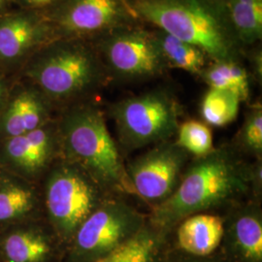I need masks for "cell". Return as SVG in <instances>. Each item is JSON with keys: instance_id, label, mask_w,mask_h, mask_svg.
Returning a JSON list of instances; mask_svg holds the SVG:
<instances>
[{"instance_id": "1", "label": "cell", "mask_w": 262, "mask_h": 262, "mask_svg": "<svg viewBox=\"0 0 262 262\" xmlns=\"http://www.w3.org/2000/svg\"><path fill=\"white\" fill-rule=\"evenodd\" d=\"M253 164L244 159L236 146L225 145L187 163L175 191L151 208L148 221L172 235L187 216L231 208L253 194Z\"/></svg>"}, {"instance_id": "2", "label": "cell", "mask_w": 262, "mask_h": 262, "mask_svg": "<svg viewBox=\"0 0 262 262\" xmlns=\"http://www.w3.org/2000/svg\"><path fill=\"white\" fill-rule=\"evenodd\" d=\"M59 141L67 162L82 169L106 193L135 195L119 148L97 109L86 106L67 114Z\"/></svg>"}, {"instance_id": "3", "label": "cell", "mask_w": 262, "mask_h": 262, "mask_svg": "<svg viewBox=\"0 0 262 262\" xmlns=\"http://www.w3.org/2000/svg\"><path fill=\"white\" fill-rule=\"evenodd\" d=\"M131 8L164 33L199 48L217 61L229 57L230 43L222 24L197 0H134Z\"/></svg>"}, {"instance_id": "4", "label": "cell", "mask_w": 262, "mask_h": 262, "mask_svg": "<svg viewBox=\"0 0 262 262\" xmlns=\"http://www.w3.org/2000/svg\"><path fill=\"white\" fill-rule=\"evenodd\" d=\"M148 215L122 198L108 197L76 231L67 262H94L129 241L144 227Z\"/></svg>"}, {"instance_id": "5", "label": "cell", "mask_w": 262, "mask_h": 262, "mask_svg": "<svg viewBox=\"0 0 262 262\" xmlns=\"http://www.w3.org/2000/svg\"><path fill=\"white\" fill-rule=\"evenodd\" d=\"M108 194L82 169L66 162L54 169L46 185L50 222L59 239L70 243L76 231Z\"/></svg>"}, {"instance_id": "6", "label": "cell", "mask_w": 262, "mask_h": 262, "mask_svg": "<svg viewBox=\"0 0 262 262\" xmlns=\"http://www.w3.org/2000/svg\"><path fill=\"white\" fill-rule=\"evenodd\" d=\"M121 145L138 150L171 140L178 130V110L166 94L154 92L124 99L113 108Z\"/></svg>"}, {"instance_id": "7", "label": "cell", "mask_w": 262, "mask_h": 262, "mask_svg": "<svg viewBox=\"0 0 262 262\" xmlns=\"http://www.w3.org/2000/svg\"><path fill=\"white\" fill-rule=\"evenodd\" d=\"M189 154L175 141L162 142L125 165L135 195L157 206L172 195L187 167Z\"/></svg>"}, {"instance_id": "8", "label": "cell", "mask_w": 262, "mask_h": 262, "mask_svg": "<svg viewBox=\"0 0 262 262\" xmlns=\"http://www.w3.org/2000/svg\"><path fill=\"white\" fill-rule=\"evenodd\" d=\"M30 75L49 96L66 99L94 84L96 68L84 50L64 48L42 57L30 70Z\"/></svg>"}, {"instance_id": "9", "label": "cell", "mask_w": 262, "mask_h": 262, "mask_svg": "<svg viewBox=\"0 0 262 262\" xmlns=\"http://www.w3.org/2000/svg\"><path fill=\"white\" fill-rule=\"evenodd\" d=\"M219 252L228 262H262V212L258 201L230 208Z\"/></svg>"}, {"instance_id": "10", "label": "cell", "mask_w": 262, "mask_h": 262, "mask_svg": "<svg viewBox=\"0 0 262 262\" xmlns=\"http://www.w3.org/2000/svg\"><path fill=\"white\" fill-rule=\"evenodd\" d=\"M108 59L120 74L148 77L162 67V54L152 39L143 33H128L113 39L107 48Z\"/></svg>"}, {"instance_id": "11", "label": "cell", "mask_w": 262, "mask_h": 262, "mask_svg": "<svg viewBox=\"0 0 262 262\" xmlns=\"http://www.w3.org/2000/svg\"><path fill=\"white\" fill-rule=\"evenodd\" d=\"M225 229V221L220 215L199 213L189 215L179 224L175 240L171 245L183 253L208 256L220 249Z\"/></svg>"}, {"instance_id": "12", "label": "cell", "mask_w": 262, "mask_h": 262, "mask_svg": "<svg viewBox=\"0 0 262 262\" xmlns=\"http://www.w3.org/2000/svg\"><path fill=\"white\" fill-rule=\"evenodd\" d=\"M55 150V135L51 128L40 126L19 136L7 138L4 155L17 168L29 174L47 166Z\"/></svg>"}, {"instance_id": "13", "label": "cell", "mask_w": 262, "mask_h": 262, "mask_svg": "<svg viewBox=\"0 0 262 262\" xmlns=\"http://www.w3.org/2000/svg\"><path fill=\"white\" fill-rule=\"evenodd\" d=\"M120 14L119 0H73L63 12L60 25L70 32L88 33L110 26Z\"/></svg>"}, {"instance_id": "14", "label": "cell", "mask_w": 262, "mask_h": 262, "mask_svg": "<svg viewBox=\"0 0 262 262\" xmlns=\"http://www.w3.org/2000/svg\"><path fill=\"white\" fill-rule=\"evenodd\" d=\"M171 236L147 221L129 241L94 262H161L171 246Z\"/></svg>"}, {"instance_id": "15", "label": "cell", "mask_w": 262, "mask_h": 262, "mask_svg": "<svg viewBox=\"0 0 262 262\" xmlns=\"http://www.w3.org/2000/svg\"><path fill=\"white\" fill-rule=\"evenodd\" d=\"M1 253L5 262H48L54 253V246L44 232L21 228L3 238Z\"/></svg>"}, {"instance_id": "16", "label": "cell", "mask_w": 262, "mask_h": 262, "mask_svg": "<svg viewBox=\"0 0 262 262\" xmlns=\"http://www.w3.org/2000/svg\"><path fill=\"white\" fill-rule=\"evenodd\" d=\"M45 119L46 109L42 100L37 94L26 91L11 101L1 119L0 128L7 138H11L44 125Z\"/></svg>"}, {"instance_id": "17", "label": "cell", "mask_w": 262, "mask_h": 262, "mask_svg": "<svg viewBox=\"0 0 262 262\" xmlns=\"http://www.w3.org/2000/svg\"><path fill=\"white\" fill-rule=\"evenodd\" d=\"M37 23L28 16H14L0 21V58L14 60L26 54L39 37Z\"/></svg>"}, {"instance_id": "18", "label": "cell", "mask_w": 262, "mask_h": 262, "mask_svg": "<svg viewBox=\"0 0 262 262\" xmlns=\"http://www.w3.org/2000/svg\"><path fill=\"white\" fill-rule=\"evenodd\" d=\"M241 99L238 95L211 88L201 103V115L206 124L225 126L234 121L239 112Z\"/></svg>"}, {"instance_id": "19", "label": "cell", "mask_w": 262, "mask_h": 262, "mask_svg": "<svg viewBox=\"0 0 262 262\" xmlns=\"http://www.w3.org/2000/svg\"><path fill=\"white\" fill-rule=\"evenodd\" d=\"M204 80L211 88L225 90L238 95L241 101L250 94L249 78L246 70L234 62L217 61L204 72Z\"/></svg>"}, {"instance_id": "20", "label": "cell", "mask_w": 262, "mask_h": 262, "mask_svg": "<svg viewBox=\"0 0 262 262\" xmlns=\"http://www.w3.org/2000/svg\"><path fill=\"white\" fill-rule=\"evenodd\" d=\"M159 46L161 54L172 66L190 73H198L202 70L205 53L199 48L166 33L160 38Z\"/></svg>"}, {"instance_id": "21", "label": "cell", "mask_w": 262, "mask_h": 262, "mask_svg": "<svg viewBox=\"0 0 262 262\" xmlns=\"http://www.w3.org/2000/svg\"><path fill=\"white\" fill-rule=\"evenodd\" d=\"M229 12L239 35L247 42L261 37L262 0H229Z\"/></svg>"}, {"instance_id": "22", "label": "cell", "mask_w": 262, "mask_h": 262, "mask_svg": "<svg viewBox=\"0 0 262 262\" xmlns=\"http://www.w3.org/2000/svg\"><path fill=\"white\" fill-rule=\"evenodd\" d=\"M33 190L20 184H7L0 187V223L18 220L33 209Z\"/></svg>"}, {"instance_id": "23", "label": "cell", "mask_w": 262, "mask_h": 262, "mask_svg": "<svg viewBox=\"0 0 262 262\" xmlns=\"http://www.w3.org/2000/svg\"><path fill=\"white\" fill-rule=\"evenodd\" d=\"M175 143L195 158L206 156L215 149L211 128L205 122L189 120L179 124Z\"/></svg>"}, {"instance_id": "24", "label": "cell", "mask_w": 262, "mask_h": 262, "mask_svg": "<svg viewBox=\"0 0 262 262\" xmlns=\"http://www.w3.org/2000/svg\"><path fill=\"white\" fill-rule=\"evenodd\" d=\"M236 147L242 154H248L256 159H261L262 109L260 106L255 107L247 116L239 132Z\"/></svg>"}, {"instance_id": "25", "label": "cell", "mask_w": 262, "mask_h": 262, "mask_svg": "<svg viewBox=\"0 0 262 262\" xmlns=\"http://www.w3.org/2000/svg\"><path fill=\"white\" fill-rule=\"evenodd\" d=\"M161 262H228L223 254L219 252L208 256H195L188 253H183L175 249L172 245L169 247Z\"/></svg>"}, {"instance_id": "26", "label": "cell", "mask_w": 262, "mask_h": 262, "mask_svg": "<svg viewBox=\"0 0 262 262\" xmlns=\"http://www.w3.org/2000/svg\"><path fill=\"white\" fill-rule=\"evenodd\" d=\"M32 3H35V4H43V3H47L50 0H28Z\"/></svg>"}, {"instance_id": "27", "label": "cell", "mask_w": 262, "mask_h": 262, "mask_svg": "<svg viewBox=\"0 0 262 262\" xmlns=\"http://www.w3.org/2000/svg\"><path fill=\"white\" fill-rule=\"evenodd\" d=\"M2 95H3V84H2V82L0 80V100H1Z\"/></svg>"}, {"instance_id": "28", "label": "cell", "mask_w": 262, "mask_h": 262, "mask_svg": "<svg viewBox=\"0 0 262 262\" xmlns=\"http://www.w3.org/2000/svg\"><path fill=\"white\" fill-rule=\"evenodd\" d=\"M3 2V0H0V3H2Z\"/></svg>"}, {"instance_id": "29", "label": "cell", "mask_w": 262, "mask_h": 262, "mask_svg": "<svg viewBox=\"0 0 262 262\" xmlns=\"http://www.w3.org/2000/svg\"><path fill=\"white\" fill-rule=\"evenodd\" d=\"M0 4H1V3H0Z\"/></svg>"}]
</instances>
